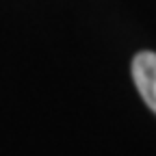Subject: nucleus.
<instances>
[{
	"label": "nucleus",
	"instance_id": "1",
	"mask_svg": "<svg viewBox=\"0 0 156 156\" xmlns=\"http://www.w3.org/2000/svg\"><path fill=\"white\" fill-rule=\"evenodd\" d=\"M132 78L143 102L156 113V52L143 50L132 58Z\"/></svg>",
	"mask_w": 156,
	"mask_h": 156
}]
</instances>
